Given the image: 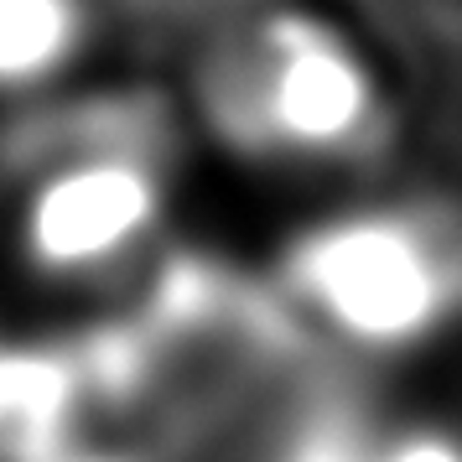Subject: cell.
<instances>
[{"mask_svg": "<svg viewBox=\"0 0 462 462\" xmlns=\"http://www.w3.org/2000/svg\"><path fill=\"white\" fill-rule=\"evenodd\" d=\"M271 296L296 337L405 354L437 337L457 307V239L420 203L337 208L291 234Z\"/></svg>", "mask_w": 462, "mask_h": 462, "instance_id": "3", "label": "cell"}, {"mask_svg": "<svg viewBox=\"0 0 462 462\" xmlns=\"http://www.w3.org/2000/svg\"><path fill=\"white\" fill-rule=\"evenodd\" d=\"M22 146L11 250L37 281L125 275L167 218V130L146 94H94L47 115Z\"/></svg>", "mask_w": 462, "mask_h": 462, "instance_id": "1", "label": "cell"}, {"mask_svg": "<svg viewBox=\"0 0 462 462\" xmlns=\"http://www.w3.org/2000/svg\"><path fill=\"white\" fill-rule=\"evenodd\" d=\"M369 462H462V457H457V441H452L447 426H437V420H411L400 431H379Z\"/></svg>", "mask_w": 462, "mask_h": 462, "instance_id": "7", "label": "cell"}, {"mask_svg": "<svg viewBox=\"0 0 462 462\" xmlns=\"http://www.w3.org/2000/svg\"><path fill=\"white\" fill-rule=\"evenodd\" d=\"M198 105L213 135L254 162L348 167L390 141V94L369 47L307 5L234 22L203 52Z\"/></svg>", "mask_w": 462, "mask_h": 462, "instance_id": "2", "label": "cell"}, {"mask_svg": "<svg viewBox=\"0 0 462 462\" xmlns=\"http://www.w3.org/2000/svg\"><path fill=\"white\" fill-rule=\"evenodd\" d=\"M379 426L364 420L343 400H317L307 411H296L281 437L271 441L265 462H369L374 457Z\"/></svg>", "mask_w": 462, "mask_h": 462, "instance_id": "6", "label": "cell"}, {"mask_svg": "<svg viewBox=\"0 0 462 462\" xmlns=\"http://www.w3.org/2000/svg\"><path fill=\"white\" fill-rule=\"evenodd\" d=\"M94 0H0V94H37L84 58Z\"/></svg>", "mask_w": 462, "mask_h": 462, "instance_id": "5", "label": "cell"}, {"mask_svg": "<svg viewBox=\"0 0 462 462\" xmlns=\"http://www.w3.org/2000/svg\"><path fill=\"white\" fill-rule=\"evenodd\" d=\"M84 384L68 348H0V462H63L84 447Z\"/></svg>", "mask_w": 462, "mask_h": 462, "instance_id": "4", "label": "cell"}]
</instances>
